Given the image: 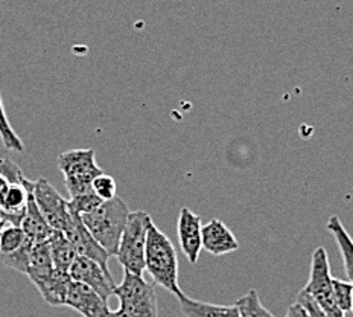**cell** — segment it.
Returning <instances> with one entry per match:
<instances>
[{
  "label": "cell",
  "mask_w": 353,
  "mask_h": 317,
  "mask_svg": "<svg viewBox=\"0 0 353 317\" xmlns=\"http://www.w3.org/2000/svg\"><path fill=\"white\" fill-rule=\"evenodd\" d=\"M72 281L73 279L69 271L54 269V271L50 273L46 281L37 287V290L40 291L43 299L46 300L49 305H65V298H68V291Z\"/></svg>",
  "instance_id": "cell-16"
},
{
  "label": "cell",
  "mask_w": 353,
  "mask_h": 317,
  "mask_svg": "<svg viewBox=\"0 0 353 317\" xmlns=\"http://www.w3.org/2000/svg\"><path fill=\"white\" fill-rule=\"evenodd\" d=\"M10 223H8V220H6L3 215H0V235H2V232H3V229L6 226H8Z\"/></svg>",
  "instance_id": "cell-30"
},
{
  "label": "cell",
  "mask_w": 353,
  "mask_h": 317,
  "mask_svg": "<svg viewBox=\"0 0 353 317\" xmlns=\"http://www.w3.org/2000/svg\"><path fill=\"white\" fill-rule=\"evenodd\" d=\"M145 270L161 289L179 298L183 293L179 285V256L175 247L156 224L150 227L145 250Z\"/></svg>",
  "instance_id": "cell-1"
},
{
  "label": "cell",
  "mask_w": 353,
  "mask_h": 317,
  "mask_svg": "<svg viewBox=\"0 0 353 317\" xmlns=\"http://www.w3.org/2000/svg\"><path fill=\"white\" fill-rule=\"evenodd\" d=\"M35 203L39 206L43 218L54 231L65 232L72 223V212L69 209V200L50 185L49 180L39 179L34 185Z\"/></svg>",
  "instance_id": "cell-7"
},
{
  "label": "cell",
  "mask_w": 353,
  "mask_h": 317,
  "mask_svg": "<svg viewBox=\"0 0 353 317\" xmlns=\"http://www.w3.org/2000/svg\"><path fill=\"white\" fill-rule=\"evenodd\" d=\"M54 269L55 267L52 262V256H50L48 240L34 242L31 255H29V267L26 271V276L31 279L35 287H39L50 276Z\"/></svg>",
  "instance_id": "cell-15"
},
{
  "label": "cell",
  "mask_w": 353,
  "mask_h": 317,
  "mask_svg": "<svg viewBox=\"0 0 353 317\" xmlns=\"http://www.w3.org/2000/svg\"><path fill=\"white\" fill-rule=\"evenodd\" d=\"M0 139H2L3 146L10 151L23 153L25 145L21 142V139L16 135V131L12 130L11 124L8 121V116L5 113V107L2 102V95H0Z\"/></svg>",
  "instance_id": "cell-20"
},
{
  "label": "cell",
  "mask_w": 353,
  "mask_h": 317,
  "mask_svg": "<svg viewBox=\"0 0 353 317\" xmlns=\"http://www.w3.org/2000/svg\"><path fill=\"white\" fill-rule=\"evenodd\" d=\"M303 291L317 302L329 317H345L335 302L334 278L330 276L329 258L325 247H317L314 250L309 281L303 287Z\"/></svg>",
  "instance_id": "cell-6"
},
{
  "label": "cell",
  "mask_w": 353,
  "mask_h": 317,
  "mask_svg": "<svg viewBox=\"0 0 353 317\" xmlns=\"http://www.w3.org/2000/svg\"><path fill=\"white\" fill-rule=\"evenodd\" d=\"M32 246L34 242L26 240L25 244L19 250H16V252H12L10 255H0V262L6 265V267L26 275L28 267H29V255H31Z\"/></svg>",
  "instance_id": "cell-22"
},
{
  "label": "cell",
  "mask_w": 353,
  "mask_h": 317,
  "mask_svg": "<svg viewBox=\"0 0 353 317\" xmlns=\"http://www.w3.org/2000/svg\"><path fill=\"white\" fill-rule=\"evenodd\" d=\"M107 317H131L128 314H125L121 309H116V311H110V314Z\"/></svg>",
  "instance_id": "cell-29"
},
{
  "label": "cell",
  "mask_w": 353,
  "mask_h": 317,
  "mask_svg": "<svg viewBox=\"0 0 353 317\" xmlns=\"http://www.w3.org/2000/svg\"><path fill=\"white\" fill-rule=\"evenodd\" d=\"M201 229V217L189 208H183L179 213V220H176V235H179L181 252L185 253L190 264L198 262L203 250Z\"/></svg>",
  "instance_id": "cell-10"
},
{
  "label": "cell",
  "mask_w": 353,
  "mask_h": 317,
  "mask_svg": "<svg viewBox=\"0 0 353 317\" xmlns=\"http://www.w3.org/2000/svg\"><path fill=\"white\" fill-rule=\"evenodd\" d=\"M130 209L121 197L102 202L97 209L81 215L84 226L110 256H116Z\"/></svg>",
  "instance_id": "cell-2"
},
{
  "label": "cell",
  "mask_w": 353,
  "mask_h": 317,
  "mask_svg": "<svg viewBox=\"0 0 353 317\" xmlns=\"http://www.w3.org/2000/svg\"><path fill=\"white\" fill-rule=\"evenodd\" d=\"M64 233L72 242V246L75 249L78 256L88 258V260L98 262L104 270L110 271L108 269L110 253L99 244L97 240H94L93 235L88 232V229L83 223V220H81V215L72 212V223L69 226V229Z\"/></svg>",
  "instance_id": "cell-9"
},
{
  "label": "cell",
  "mask_w": 353,
  "mask_h": 317,
  "mask_svg": "<svg viewBox=\"0 0 353 317\" xmlns=\"http://www.w3.org/2000/svg\"><path fill=\"white\" fill-rule=\"evenodd\" d=\"M154 224L150 213L143 211L130 212L127 224L117 249L116 258L123 270L139 276L145 271V250L150 227Z\"/></svg>",
  "instance_id": "cell-3"
},
{
  "label": "cell",
  "mask_w": 353,
  "mask_h": 317,
  "mask_svg": "<svg viewBox=\"0 0 353 317\" xmlns=\"http://www.w3.org/2000/svg\"><path fill=\"white\" fill-rule=\"evenodd\" d=\"M352 311H353V300H352Z\"/></svg>",
  "instance_id": "cell-31"
},
{
  "label": "cell",
  "mask_w": 353,
  "mask_h": 317,
  "mask_svg": "<svg viewBox=\"0 0 353 317\" xmlns=\"http://www.w3.org/2000/svg\"><path fill=\"white\" fill-rule=\"evenodd\" d=\"M285 317H309V314L306 309L299 304V302H294V304L288 308V311H286Z\"/></svg>",
  "instance_id": "cell-27"
},
{
  "label": "cell",
  "mask_w": 353,
  "mask_h": 317,
  "mask_svg": "<svg viewBox=\"0 0 353 317\" xmlns=\"http://www.w3.org/2000/svg\"><path fill=\"white\" fill-rule=\"evenodd\" d=\"M201 242L203 249L213 256L233 253L239 249V242L234 233L218 218H213L203 224Z\"/></svg>",
  "instance_id": "cell-12"
},
{
  "label": "cell",
  "mask_w": 353,
  "mask_h": 317,
  "mask_svg": "<svg viewBox=\"0 0 353 317\" xmlns=\"http://www.w3.org/2000/svg\"><path fill=\"white\" fill-rule=\"evenodd\" d=\"M65 307L77 309L84 317H107L112 311L105 299H102L90 287L77 281H72L69 287Z\"/></svg>",
  "instance_id": "cell-11"
},
{
  "label": "cell",
  "mask_w": 353,
  "mask_h": 317,
  "mask_svg": "<svg viewBox=\"0 0 353 317\" xmlns=\"http://www.w3.org/2000/svg\"><path fill=\"white\" fill-rule=\"evenodd\" d=\"M50 256H52V262L55 269L69 271L73 261L77 260V252L73 249L72 242L65 237V233L61 231H54L52 235L48 238Z\"/></svg>",
  "instance_id": "cell-18"
},
{
  "label": "cell",
  "mask_w": 353,
  "mask_h": 317,
  "mask_svg": "<svg viewBox=\"0 0 353 317\" xmlns=\"http://www.w3.org/2000/svg\"><path fill=\"white\" fill-rule=\"evenodd\" d=\"M92 189L102 202L112 200V198H114L117 195L116 180L112 175H108L105 173H102L98 177H94V180L92 182Z\"/></svg>",
  "instance_id": "cell-23"
},
{
  "label": "cell",
  "mask_w": 353,
  "mask_h": 317,
  "mask_svg": "<svg viewBox=\"0 0 353 317\" xmlns=\"http://www.w3.org/2000/svg\"><path fill=\"white\" fill-rule=\"evenodd\" d=\"M234 305L238 308L239 317H276L262 304L256 290H250L248 293H245L244 296L236 300Z\"/></svg>",
  "instance_id": "cell-19"
},
{
  "label": "cell",
  "mask_w": 353,
  "mask_h": 317,
  "mask_svg": "<svg viewBox=\"0 0 353 317\" xmlns=\"http://www.w3.org/2000/svg\"><path fill=\"white\" fill-rule=\"evenodd\" d=\"M10 186V182L5 179L3 175H0V206H2V200H3V195L6 193V189Z\"/></svg>",
  "instance_id": "cell-28"
},
{
  "label": "cell",
  "mask_w": 353,
  "mask_h": 317,
  "mask_svg": "<svg viewBox=\"0 0 353 317\" xmlns=\"http://www.w3.org/2000/svg\"><path fill=\"white\" fill-rule=\"evenodd\" d=\"M73 281L90 287L92 290L97 291L102 299H108L113 296L116 284L110 271L104 270L98 262H94L88 258L77 256L69 270Z\"/></svg>",
  "instance_id": "cell-8"
},
{
  "label": "cell",
  "mask_w": 353,
  "mask_h": 317,
  "mask_svg": "<svg viewBox=\"0 0 353 317\" xmlns=\"http://www.w3.org/2000/svg\"><path fill=\"white\" fill-rule=\"evenodd\" d=\"M101 203H102L101 198L92 191V193L70 197L69 209L73 213H78V215H84V213H88L97 209Z\"/></svg>",
  "instance_id": "cell-24"
},
{
  "label": "cell",
  "mask_w": 353,
  "mask_h": 317,
  "mask_svg": "<svg viewBox=\"0 0 353 317\" xmlns=\"http://www.w3.org/2000/svg\"><path fill=\"white\" fill-rule=\"evenodd\" d=\"M113 296L119 299V309L131 317H159L157 294L143 276L123 271V279L116 285Z\"/></svg>",
  "instance_id": "cell-5"
},
{
  "label": "cell",
  "mask_w": 353,
  "mask_h": 317,
  "mask_svg": "<svg viewBox=\"0 0 353 317\" xmlns=\"http://www.w3.org/2000/svg\"><path fill=\"white\" fill-rule=\"evenodd\" d=\"M26 235L21 226L8 224L0 235V255H10L16 252L26 242Z\"/></svg>",
  "instance_id": "cell-21"
},
{
  "label": "cell",
  "mask_w": 353,
  "mask_h": 317,
  "mask_svg": "<svg viewBox=\"0 0 353 317\" xmlns=\"http://www.w3.org/2000/svg\"><path fill=\"white\" fill-rule=\"evenodd\" d=\"M296 302H299V304L306 309L309 317H329V316L320 308V305L317 304V302H315V300H314L311 296H309L307 293H305L303 290H301V291L299 293V296H297V300H296Z\"/></svg>",
  "instance_id": "cell-26"
},
{
  "label": "cell",
  "mask_w": 353,
  "mask_h": 317,
  "mask_svg": "<svg viewBox=\"0 0 353 317\" xmlns=\"http://www.w3.org/2000/svg\"><path fill=\"white\" fill-rule=\"evenodd\" d=\"M20 226H21V229H23L26 238L32 242L46 241L54 232L52 227H50L46 223V220L43 218L39 206H37V203H35L34 188L29 189V193H28L25 215H23V220H21Z\"/></svg>",
  "instance_id": "cell-13"
},
{
  "label": "cell",
  "mask_w": 353,
  "mask_h": 317,
  "mask_svg": "<svg viewBox=\"0 0 353 317\" xmlns=\"http://www.w3.org/2000/svg\"><path fill=\"white\" fill-rule=\"evenodd\" d=\"M326 227L330 232V235L334 237L338 250H340V255L344 262V270H345V275H347L349 282L353 284V240L349 235V232L345 231L341 220L336 215H332L327 220Z\"/></svg>",
  "instance_id": "cell-17"
},
{
  "label": "cell",
  "mask_w": 353,
  "mask_h": 317,
  "mask_svg": "<svg viewBox=\"0 0 353 317\" xmlns=\"http://www.w3.org/2000/svg\"><path fill=\"white\" fill-rule=\"evenodd\" d=\"M93 148H78L60 154L58 168L64 175V185L70 197L92 193V182L104 171L97 164Z\"/></svg>",
  "instance_id": "cell-4"
},
{
  "label": "cell",
  "mask_w": 353,
  "mask_h": 317,
  "mask_svg": "<svg viewBox=\"0 0 353 317\" xmlns=\"http://www.w3.org/2000/svg\"><path fill=\"white\" fill-rule=\"evenodd\" d=\"M334 296L338 308L343 313L350 311L353 300V284L334 278Z\"/></svg>",
  "instance_id": "cell-25"
},
{
  "label": "cell",
  "mask_w": 353,
  "mask_h": 317,
  "mask_svg": "<svg viewBox=\"0 0 353 317\" xmlns=\"http://www.w3.org/2000/svg\"><path fill=\"white\" fill-rule=\"evenodd\" d=\"M180 309L185 317H239L236 305H216L196 300L181 293L179 298Z\"/></svg>",
  "instance_id": "cell-14"
}]
</instances>
